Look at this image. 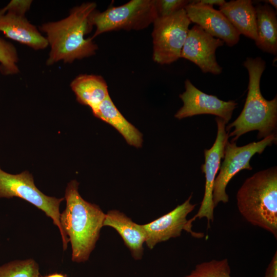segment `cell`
Returning a JSON list of instances; mask_svg holds the SVG:
<instances>
[{"mask_svg": "<svg viewBox=\"0 0 277 277\" xmlns=\"http://www.w3.org/2000/svg\"><path fill=\"white\" fill-rule=\"evenodd\" d=\"M215 120L217 128L216 137L211 148L204 150L205 163L201 167L205 177L204 194L198 212L188 220L190 225H192L193 222L197 218L206 217L209 226L210 222L214 219L213 185L221 159L224 158V148L229 137V133L226 130V123L218 117L215 118Z\"/></svg>", "mask_w": 277, "mask_h": 277, "instance_id": "obj_9", "label": "cell"}, {"mask_svg": "<svg viewBox=\"0 0 277 277\" xmlns=\"http://www.w3.org/2000/svg\"><path fill=\"white\" fill-rule=\"evenodd\" d=\"M185 91L180 95L183 106L174 116L181 120L199 114H212L227 123L237 106L235 101H224L216 96L207 94L196 88L190 81L185 82Z\"/></svg>", "mask_w": 277, "mask_h": 277, "instance_id": "obj_11", "label": "cell"}, {"mask_svg": "<svg viewBox=\"0 0 277 277\" xmlns=\"http://www.w3.org/2000/svg\"><path fill=\"white\" fill-rule=\"evenodd\" d=\"M184 277H232L228 260H212L197 264L191 272Z\"/></svg>", "mask_w": 277, "mask_h": 277, "instance_id": "obj_20", "label": "cell"}, {"mask_svg": "<svg viewBox=\"0 0 277 277\" xmlns=\"http://www.w3.org/2000/svg\"><path fill=\"white\" fill-rule=\"evenodd\" d=\"M18 197L29 202L44 211L59 229L64 250L69 240L64 233L60 222V206L64 198L47 196L35 186L32 175L27 171L12 174L0 169V197Z\"/></svg>", "mask_w": 277, "mask_h": 277, "instance_id": "obj_6", "label": "cell"}, {"mask_svg": "<svg viewBox=\"0 0 277 277\" xmlns=\"http://www.w3.org/2000/svg\"><path fill=\"white\" fill-rule=\"evenodd\" d=\"M200 3L207 5L213 6V5H219L220 7L225 2L224 0H200Z\"/></svg>", "mask_w": 277, "mask_h": 277, "instance_id": "obj_26", "label": "cell"}, {"mask_svg": "<svg viewBox=\"0 0 277 277\" xmlns=\"http://www.w3.org/2000/svg\"><path fill=\"white\" fill-rule=\"evenodd\" d=\"M224 44L222 40L211 36L195 25L188 30L181 57L191 61L204 73L219 74L222 68L216 60L215 51Z\"/></svg>", "mask_w": 277, "mask_h": 277, "instance_id": "obj_12", "label": "cell"}, {"mask_svg": "<svg viewBox=\"0 0 277 277\" xmlns=\"http://www.w3.org/2000/svg\"><path fill=\"white\" fill-rule=\"evenodd\" d=\"M96 8L94 2L83 3L72 8L66 17L39 27V30L46 34L50 47L47 65L60 61L71 64L95 54L97 45L91 37L85 36L92 31V17Z\"/></svg>", "mask_w": 277, "mask_h": 277, "instance_id": "obj_1", "label": "cell"}, {"mask_svg": "<svg viewBox=\"0 0 277 277\" xmlns=\"http://www.w3.org/2000/svg\"><path fill=\"white\" fill-rule=\"evenodd\" d=\"M44 277H66L65 275L62 274L54 273L47 275Z\"/></svg>", "mask_w": 277, "mask_h": 277, "instance_id": "obj_28", "label": "cell"}, {"mask_svg": "<svg viewBox=\"0 0 277 277\" xmlns=\"http://www.w3.org/2000/svg\"><path fill=\"white\" fill-rule=\"evenodd\" d=\"M264 2H265L266 3L270 4L272 6H273L275 9L277 8V1L276 0H267V1H264Z\"/></svg>", "mask_w": 277, "mask_h": 277, "instance_id": "obj_27", "label": "cell"}, {"mask_svg": "<svg viewBox=\"0 0 277 277\" xmlns=\"http://www.w3.org/2000/svg\"><path fill=\"white\" fill-rule=\"evenodd\" d=\"M249 74L248 93L244 108L239 116L226 127L232 137L231 142L250 131H258V138H265L275 133L277 127V97L266 100L260 90V81L266 63L260 57H247L243 63Z\"/></svg>", "mask_w": 277, "mask_h": 277, "instance_id": "obj_3", "label": "cell"}, {"mask_svg": "<svg viewBox=\"0 0 277 277\" xmlns=\"http://www.w3.org/2000/svg\"><path fill=\"white\" fill-rule=\"evenodd\" d=\"M103 226L113 228L122 237L133 258L141 260L143 255V244L147 238L143 225L137 224L117 210H111L105 214Z\"/></svg>", "mask_w": 277, "mask_h": 277, "instance_id": "obj_15", "label": "cell"}, {"mask_svg": "<svg viewBox=\"0 0 277 277\" xmlns=\"http://www.w3.org/2000/svg\"><path fill=\"white\" fill-rule=\"evenodd\" d=\"M0 277H40L39 266L31 259L11 262L0 266Z\"/></svg>", "mask_w": 277, "mask_h": 277, "instance_id": "obj_21", "label": "cell"}, {"mask_svg": "<svg viewBox=\"0 0 277 277\" xmlns=\"http://www.w3.org/2000/svg\"><path fill=\"white\" fill-rule=\"evenodd\" d=\"M190 2L186 0H155L158 17L169 16L184 8Z\"/></svg>", "mask_w": 277, "mask_h": 277, "instance_id": "obj_23", "label": "cell"}, {"mask_svg": "<svg viewBox=\"0 0 277 277\" xmlns=\"http://www.w3.org/2000/svg\"><path fill=\"white\" fill-rule=\"evenodd\" d=\"M78 184L72 180L67 185L64 198L66 207L60 214V222L71 245L72 261L82 263L89 259L95 247L105 214L98 205L82 198Z\"/></svg>", "mask_w": 277, "mask_h": 277, "instance_id": "obj_2", "label": "cell"}, {"mask_svg": "<svg viewBox=\"0 0 277 277\" xmlns=\"http://www.w3.org/2000/svg\"><path fill=\"white\" fill-rule=\"evenodd\" d=\"M158 17L155 0H131L119 6H110L103 12L96 10L92 17L95 31L92 39L112 31L141 30Z\"/></svg>", "mask_w": 277, "mask_h": 277, "instance_id": "obj_5", "label": "cell"}, {"mask_svg": "<svg viewBox=\"0 0 277 277\" xmlns=\"http://www.w3.org/2000/svg\"><path fill=\"white\" fill-rule=\"evenodd\" d=\"M0 32L8 38L35 50L48 46L46 37L25 16L11 12L0 13Z\"/></svg>", "mask_w": 277, "mask_h": 277, "instance_id": "obj_14", "label": "cell"}, {"mask_svg": "<svg viewBox=\"0 0 277 277\" xmlns=\"http://www.w3.org/2000/svg\"><path fill=\"white\" fill-rule=\"evenodd\" d=\"M191 23L184 8L155 20L152 32V58L155 62L170 64L181 58Z\"/></svg>", "mask_w": 277, "mask_h": 277, "instance_id": "obj_8", "label": "cell"}, {"mask_svg": "<svg viewBox=\"0 0 277 277\" xmlns=\"http://www.w3.org/2000/svg\"><path fill=\"white\" fill-rule=\"evenodd\" d=\"M255 7L258 48L274 55L277 53V18L274 10L268 4H258Z\"/></svg>", "mask_w": 277, "mask_h": 277, "instance_id": "obj_19", "label": "cell"}, {"mask_svg": "<svg viewBox=\"0 0 277 277\" xmlns=\"http://www.w3.org/2000/svg\"><path fill=\"white\" fill-rule=\"evenodd\" d=\"M70 87L77 102L90 107L92 111L109 96L107 83L100 75H79L71 82Z\"/></svg>", "mask_w": 277, "mask_h": 277, "instance_id": "obj_17", "label": "cell"}, {"mask_svg": "<svg viewBox=\"0 0 277 277\" xmlns=\"http://www.w3.org/2000/svg\"><path fill=\"white\" fill-rule=\"evenodd\" d=\"M191 22L196 24L206 32L217 37L232 47L240 39V33L224 15L212 6L199 1H190L184 8Z\"/></svg>", "mask_w": 277, "mask_h": 277, "instance_id": "obj_13", "label": "cell"}, {"mask_svg": "<svg viewBox=\"0 0 277 277\" xmlns=\"http://www.w3.org/2000/svg\"><path fill=\"white\" fill-rule=\"evenodd\" d=\"M15 47L10 43L0 38V72L3 75H13L19 72Z\"/></svg>", "mask_w": 277, "mask_h": 277, "instance_id": "obj_22", "label": "cell"}, {"mask_svg": "<svg viewBox=\"0 0 277 277\" xmlns=\"http://www.w3.org/2000/svg\"><path fill=\"white\" fill-rule=\"evenodd\" d=\"M241 35L257 40L255 7L250 0H236L225 2L220 10Z\"/></svg>", "mask_w": 277, "mask_h": 277, "instance_id": "obj_16", "label": "cell"}, {"mask_svg": "<svg viewBox=\"0 0 277 277\" xmlns=\"http://www.w3.org/2000/svg\"><path fill=\"white\" fill-rule=\"evenodd\" d=\"M192 195L183 204L178 205L173 210L158 219L143 225L146 231V244L150 249L159 243L165 242L171 238L181 235L182 231L185 230L196 238H202L203 233H197L192 230L187 216L193 211L196 204L190 202Z\"/></svg>", "mask_w": 277, "mask_h": 277, "instance_id": "obj_10", "label": "cell"}, {"mask_svg": "<svg viewBox=\"0 0 277 277\" xmlns=\"http://www.w3.org/2000/svg\"><path fill=\"white\" fill-rule=\"evenodd\" d=\"M264 277H277V252L275 251L266 269Z\"/></svg>", "mask_w": 277, "mask_h": 277, "instance_id": "obj_25", "label": "cell"}, {"mask_svg": "<svg viewBox=\"0 0 277 277\" xmlns=\"http://www.w3.org/2000/svg\"><path fill=\"white\" fill-rule=\"evenodd\" d=\"M276 134H272L259 142H253L243 146H238L236 142H226L224 161L220 165L219 173L215 177L213 185L212 200L214 207L220 202H228L226 189L231 179L243 169L252 170L250 164L251 157L255 153L261 154L267 146L276 144Z\"/></svg>", "mask_w": 277, "mask_h": 277, "instance_id": "obj_7", "label": "cell"}, {"mask_svg": "<svg viewBox=\"0 0 277 277\" xmlns=\"http://www.w3.org/2000/svg\"><path fill=\"white\" fill-rule=\"evenodd\" d=\"M32 3V1L30 0H12L5 7L0 9V13L11 12L25 16L30 9Z\"/></svg>", "mask_w": 277, "mask_h": 277, "instance_id": "obj_24", "label": "cell"}, {"mask_svg": "<svg viewBox=\"0 0 277 277\" xmlns=\"http://www.w3.org/2000/svg\"><path fill=\"white\" fill-rule=\"evenodd\" d=\"M238 210L253 226L277 238V168L261 170L247 179L236 194Z\"/></svg>", "mask_w": 277, "mask_h": 277, "instance_id": "obj_4", "label": "cell"}, {"mask_svg": "<svg viewBox=\"0 0 277 277\" xmlns=\"http://www.w3.org/2000/svg\"><path fill=\"white\" fill-rule=\"evenodd\" d=\"M92 111L95 117L115 128L129 145L136 148L142 147L143 141L142 134L123 116L110 95Z\"/></svg>", "mask_w": 277, "mask_h": 277, "instance_id": "obj_18", "label": "cell"}, {"mask_svg": "<svg viewBox=\"0 0 277 277\" xmlns=\"http://www.w3.org/2000/svg\"><path fill=\"white\" fill-rule=\"evenodd\" d=\"M1 169V168H0Z\"/></svg>", "mask_w": 277, "mask_h": 277, "instance_id": "obj_29", "label": "cell"}]
</instances>
